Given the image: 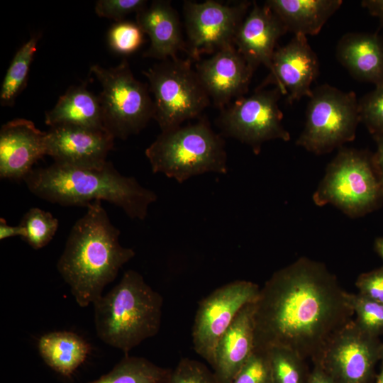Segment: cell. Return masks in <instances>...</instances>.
<instances>
[{"instance_id":"cell-34","label":"cell","mask_w":383,"mask_h":383,"mask_svg":"<svg viewBox=\"0 0 383 383\" xmlns=\"http://www.w3.org/2000/svg\"><path fill=\"white\" fill-rule=\"evenodd\" d=\"M147 2L145 0H99L95 4L94 11L99 17L119 22L127 15L142 10L148 5Z\"/></svg>"},{"instance_id":"cell-28","label":"cell","mask_w":383,"mask_h":383,"mask_svg":"<svg viewBox=\"0 0 383 383\" xmlns=\"http://www.w3.org/2000/svg\"><path fill=\"white\" fill-rule=\"evenodd\" d=\"M26 230L23 238L35 250L47 245L55 235L59 222L51 213L37 207L30 209L20 223Z\"/></svg>"},{"instance_id":"cell-38","label":"cell","mask_w":383,"mask_h":383,"mask_svg":"<svg viewBox=\"0 0 383 383\" xmlns=\"http://www.w3.org/2000/svg\"><path fill=\"white\" fill-rule=\"evenodd\" d=\"M309 372L306 383H336L335 380L318 364Z\"/></svg>"},{"instance_id":"cell-11","label":"cell","mask_w":383,"mask_h":383,"mask_svg":"<svg viewBox=\"0 0 383 383\" xmlns=\"http://www.w3.org/2000/svg\"><path fill=\"white\" fill-rule=\"evenodd\" d=\"M252 3L243 1L224 4L215 1H186L183 11L187 40L185 52L192 60H200L234 45L237 31Z\"/></svg>"},{"instance_id":"cell-17","label":"cell","mask_w":383,"mask_h":383,"mask_svg":"<svg viewBox=\"0 0 383 383\" xmlns=\"http://www.w3.org/2000/svg\"><path fill=\"white\" fill-rule=\"evenodd\" d=\"M46 155V132L33 121L16 118L2 125L0 130V177L24 179L34 164Z\"/></svg>"},{"instance_id":"cell-40","label":"cell","mask_w":383,"mask_h":383,"mask_svg":"<svg viewBox=\"0 0 383 383\" xmlns=\"http://www.w3.org/2000/svg\"><path fill=\"white\" fill-rule=\"evenodd\" d=\"M374 248L375 252L383 261V237H379L375 239L374 243Z\"/></svg>"},{"instance_id":"cell-21","label":"cell","mask_w":383,"mask_h":383,"mask_svg":"<svg viewBox=\"0 0 383 383\" xmlns=\"http://www.w3.org/2000/svg\"><path fill=\"white\" fill-rule=\"evenodd\" d=\"M338 62L356 79L383 84V38L373 33H348L336 47Z\"/></svg>"},{"instance_id":"cell-41","label":"cell","mask_w":383,"mask_h":383,"mask_svg":"<svg viewBox=\"0 0 383 383\" xmlns=\"http://www.w3.org/2000/svg\"><path fill=\"white\" fill-rule=\"evenodd\" d=\"M376 383H383V362L381 367L380 372L377 377Z\"/></svg>"},{"instance_id":"cell-29","label":"cell","mask_w":383,"mask_h":383,"mask_svg":"<svg viewBox=\"0 0 383 383\" xmlns=\"http://www.w3.org/2000/svg\"><path fill=\"white\" fill-rule=\"evenodd\" d=\"M356 324L367 334L378 338L383 335V304L360 293H349Z\"/></svg>"},{"instance_id":"cell-9","label":"cell","mask_w":383,"mask_h":383,"mask_svg":"<svg viewBox=\"0 0 383 383\" xmlns=\"http://www.w3.org/2000/svg\"><path fill=\"white\" fill-rule=\"evenodd\" d=\"M360 122L355 94L322 84L312 91L296 143L316 155L328 153L353 141Z\"/></svg>"},{"instance_id":"cell-26","label":"cell","mask_w":383,"mask_h":383,"mask_svg":"<svg viewBox=\"0 0 383 383\" xmlns=\"http://www.w3.org/2000/svg\"><path fill=\"white\" fill-rule=\"evenodd\" d=\"M40 35L33 34L16 52L2 82L0 104L11 106L25 88Z\"/></svg>"},{"instance_id":"cell-39","label":"cell","mask_w":383,"mask_h":383,"mask_svg":"<svg viewBox=\"0 0 383 383\" xmlns=\"http://www.w3.org/2000/svg\"><path fill=\"white\" fill-rule=\"evenodd\" d=\"M361 5L370 14L377 18L383 27V0H364Z\"/></svg>"},{"instance_id":"cell-33","label":"cell","mask_w":383,"mask_h":383,"mask_svg":"<svg viewBox=\"0 0 383 383\" xmlns=\"http://www.w3.org/2000/svg\"><path fill=\"white\" fill-rule=\"evenodd\" d=\"M232 383H273L267 351L255 350Z\"/></svg>"},{"instance_id":"cell-27","label":"cell","mask_w":383,"mask_h":383,"mask_svg":"<svg viewBox=\"0 0 383 383\" xmlns=\"http://www.w3.org/2000/svg\"><path fill=\"white\" fill-rule=\"evenodd\" d=\"M273 383H306L305 360L293 350L274 346L267 350Z\"/></svg>"},{"instance_id":"cell-23","label":"cell","mask_w":383,"mask_h":383,"mask_svg":"<svg viewBox=\"0 0 383 383\" xmlns=\"http://www.w3.org/2000/svg\"><path fill=\"white\" fill-rule=\"evenodd\" d=\"M45 122L50 127L74 126L105 129L98 96L88 90L86 84L70 87L55 106L45 113Z\"/></svg>"},{"instance_id":"cell-42","label":"cell","mask_w":383,"mask_h":383,"mask_svg":"<svg viewBox=\"0 0 383 383\" xmlns=\"http://www.w3.org/2000/svg\"><path fill=\"white\" fill-rule=\"evenodd\" d=\"M379 360L383 362V343H382L380 346Z\"/></svg>"},{"instance_id":"cell-35","label":"cell","mask_w":383,"mask_h":383,"mask_svg":"<svg viewBox=\"0 0 383 383\" xmlns=\"http://www.w3.org/2000/svg\"><path fill=\"white\" fill-rule=\"evenodd\" d=\"M355 285L358 293L383 304V265L360 274Z\"/></svg>"},{"instance_id":"cell-13","label":"cell","mask_w":383,"mask_h":383,"mask_svg":"<svg viewBox=\"0 0 383 383\" xmlns=\"http://www.w3.org/2000/svg\"><path fill=\"white\" fill-rule=\"evenodd\" d=\"M381 344L352 319L331 338L313 364L336 383H368L380 360Z\"/></svg>"},{"instance_id":"cell-20","label":"cell","mask_w":383,"mask_h":383,"mask_svg":"<svg viewBox=\"0 0 383 383\" xmlns=\"http://www.w3.org/2000/svg\"><path fill=\"white\" fill-rule=\"evenodd\" d=\"M135 22L150 40L143 57L163 61L177 57L180 50L185 51L178 14L170 1H152L136 13Z\"/></svg>"},{"instance_id":"cell-18","label":"cell","mask_w":383,"mask_h":383,"mask_svg":"<svg viewBox=\"0 0 383 383\" xmlns=\"http://www.w3.org/2000/svg\"><path fill=\"white\" fill-rule=\"evenodd\" d=\"M277 16L264 3L252 4L234 38V45L254 72L261 65L269 70L279 38L287 33Z\"/></svg>"},{"instance_id":"cell-14","label":"cell","mask_w":383,"mask_h":383,"mask_svg":"<svg viewBox=\"0 0 383 383\" xmlns=\"http://www.w3.org/2000/svg\"><path fill=\"white\" fill-rule=\"evenodd\" d=\"M269 71L259 88L274 84L289 104L309 98L311 84L318 74L319 63L306 36L294 35L288 43L277 48Z\"/></svg>"},{"instance_id":"cell-15","label":"cell","mask_w":383,"mask_h":383,"mask_svg":"<svg viewBox=\"0 0 383 383\" xmlns=\"http://www.w3.org/2000/svg\"><path fill=\"white\" fill-rule=\"evenodd\" d=\"M114 139L106 129L74 126L50 127L46 132V155L60 165L100 168L107 162Z\"/></svg>"},{"instance_id":"cell-3","label":"cell","mask_w":383,"mask_h":383,"mask_svg":"<svg viewBox=\"0 0 383 383\" xmlns=\"http://www.w3.org/2000/svg\"><path fill=\"white\" fill-rule=\"evenodd\" d=\"M36 196L64 206H87L106 201L132 219L144 220L157 194L132 177L122 175L107 161L100 168H82L54 162L33 169L23 179Z\"/></svg>"},{"instance_id":"cell-4","label":"cell","mask_w":383,"mask_h":383,"mask_svg":"<svg viewBox=\"0 0 383 383\" xmlns=\"http://www.w3.org/2000/svg\"><path fill=\"white\" fill-rule=\"evenodd\" d=\"M93 306L98 337L125 355L160 328L162 296L135 270L125 272L119 282Z\"/></svg>"},{"instance_id":"cell-30","label":"cell","mask_w":383,"mask_h":383,"mask_svg":"<svg viewBox=\"0 0 383 383\" xmlns=\"http://www.w3.org/2000/svg\"><path fill=\"white\" fill-rule=\"evenodd\" d=\"M143 35L136 22L121 21L112 25L108 33V43L114 52L130 55L143 43Z\"/></svg>"},{"instance_id":"cell-16","label":"cell","mask_w":383,"mask_h":383,"mask_svg":"<svg viewBox=\"0 0 383 383\" xmlns=\"http://www.w3.org/2000/svg\"><path fill=\"white\" fill-rule=\"evenodd\" d=\"M195 67L210 100L221 110L245 94L254 73L234 45L199 61Z\"/></svg>"},{"instance_id":"cell-19","label":"cell","mask_w":383,"mask_h":383,"mask_svg":"<svg viewBox=\"0 0 383 383\" xmlns=\"http://www.w3.org/2000/svg\"><path fill=\"white\" fill-rule=\"evenodd\" d=\"M255 302L240 309L216 345L211 367L217 383H232L255 351Z\"/></svg>"},{"instance_id":"cell-24","label":"cell","mask_w":383,"mask_h":383,"mask_svg":"<svg viewBox=\"0 0 383 383\" xmlns=\"http://www.w3.org/2000/svg\"><path fill=\"white\" fill-rule=\"evenodd\" d=\"M38 349L45 364L57 373L67 377L86 360L89 344L78 334L67 331L43 335Z\"/></svg>"},{"instance_id":"cell-36","label":"cell","mask_w":383,"mask_h":383,"mask_svg":"<svg viewBox=\"0 0 383 383\" xmlns=\"http://www.w3.org/2000/svg\"><path fill=\"white\" fill-rule=\"evenodd\" d=\"M377 143V150L372 155V164L376 174L383 186V133L374 137Z\"/></svg>"},{"instance_id":"cell-10","label":"cell","mask_w":383,"mask_h":383,"mask_svg":"<svg viewBox=\"0 0 383 383\" xmlns=\"http://www.w3.org/2000/svg\"><path fill=\"white\" fill-rule=\"evenodd\" d=\"M281 95L277 87H258L251 95L234 100L221 110L216 120L221 135L249 145L256 155L267 141H289L290 133L282 124L278 104Z\"/></svg>"},{"instance_id":"cell-37","label":"cell","mask_w":383,"mask_h":383,"mask_svg":"<svg viewBox=\"0 0 383 383\" xmlns=\"http://www.w3.org/2000/svg\"><path fill=\"white\" fill-rule=\"evenodd\" d=\"M26 235V230L23 226H9L4 218H0V240L20 236L22 239Z\"/></svg>"},{"instance_id":"cell-1","label":"cell","mask_w":383,"mask_h":383,"mask_svg":"<svg viewBox=\"0 0 383 383\" xmlns=\"http://www.w3.org/2000/svg\"><path fill=\"white\" fill-rule=\"evenodd\" d=\"M354 316L349 292L320 262L303 257L274 272L255 302V350L289 348L314 362Z\"/></svg>"},{"instance_id":"cell-8","label":"cell","mask_w":383,"mask_h":383,"mask_svg":"<svg viewBox=\"0 0 383 383\" xmlns=\"http://www.w3.org/2000/svg\"><path fill=\"white\" fill-rule=\"evenodd\" d=\"M102 87L98 96L104 128L115 138L139 133L154 116L148 84L135 78L126 60L117 66L90 68Z\"/></svg>"},{"instance_id":"cell-2","label":"cell","mask_w":383,"mask_h":383,"mask_svg":"<svg viewBox=\"0 0 383 383\" xmlns=\"http://www.w3.org/2000/svg\"><path fill=\"white\" fill-rule=\"evenodd\" d=\"M87 207L86 213L72 226L57 264L81 307L101 296L104 287L135 254L120 244V231L111 223L101 201Z\"/></svg>"},{"instance_id":"cell-6","label":"cell","mask_w":383,"mask_h":383,"mask_svg":"<svg viewBox=\"0 0 383 383\" xmlns=\"http://www.w3.org/2000/svg\"><path fill=\"white\" fill-rule=\"evenodd\" d=\"M372 156L363 150L340 148L313 194L314 204H331L351 218L379 208L383 204V186Z\"/></svg>"},{"instance_id":"cell-31","label":"cell","mask_w":383,"mask_h":383,"mask_svg":"<svg viewBox=\"0 0 383 383\" xmlns=\"http://www.w3.org/2000/svg\"><path fill=\"white\" fill-rule=\"evenodd\" d=\"M360 122L363 123L373 138L383 133V84L358 101Z\"/></svg>"},{"instance_id":"cell-32","label":"cell","mask_w":383,"mask_h":383,"mask_svg":"<svg viewBox=\"0 0 383 383\" xmlns=\"http://www.w3.org/2000/svg\"><path fill=\"white\" fill-rule=\"evenodd\" d=\"M166 383H217L213 372L204 363L190 358L178 362Z\"/></svg>"},{"instance_id":"cell-7","label":"cell","mask_w":383,"mask_h":383,"mask_svg":"<svg viewBox=\"0 0 383 383\" xmlns=\"http://www.w3.org/2000/svg\"><path fill=\"white\" fill-rule=\"evenodd\" d=\"M192 61L190 58L168 59L143 72L153 96V118L162 131L199 116L210 104Z\"/></svg>"},{"instance_id":"cell-22","label":"cell","mask_w":383,"mask_h":383,"mask_svg":"<svg viewBox=\"0 0 383 383\" xmlns=\"http://www.w3.org/2000/svg\"><path fill=\"white\" fill-rule=\"evenodd\" d=\"M265 4L277 16L287 32L315 35L339 9L341 0H267Z\"/></svg>"},{"instance_id":"cell-12","label":"cell","mask_w":383,"mask_h":383,"mask_svg":"<svg viewBox=\"0 0 383 383\" xmlns=\"http://www.w3.org/2000/svg\"><path fill=\"white\" fill-rule=\"evenodd\" d=\"M260 290L252 282L235 280L216 289L199 302L192 331L193 348L211 367L218 340L240 309L257 300Z\"/></svg>"},{"instance_id":"cell-5","label":"cell","mask_w":383,"mask_h":383,"mask_svg":"<svg viewBox=\"0 0 383 383\" xmlns=\"http://www.w3.org/2000/svg\"><path fill=\"white\" fill-rule=\"evenodd\" d=\"M145 153L154 173H162L179 183L206 172H228L223 135L204 118L162 131Z\"/></svg>"},{"instance_id":"cell-25","label":"cell","mask_w":383,"mask_h":383,"mask_svg":"<svg viewBox=\"0 0 383 383\" xmlns=\"http://www.w3.org/2000/svg\"><path fill=\"white\" fill-rule=\"evenodd\" d=\"M171 370L145 357L125 355L110 372L87 383H166Z\"/></svg>"}]
</instances>
